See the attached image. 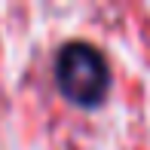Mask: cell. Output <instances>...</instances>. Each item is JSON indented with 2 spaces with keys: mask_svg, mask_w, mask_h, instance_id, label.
Masks as SVG:
<instances>
[{
  "mask_svg": "<svg viewBox=\"0 0 150 150\" xmlns=\"http://www.w3.org/2000/svg\"><path fill=\"white\" fill-rule=\"evenodd\" d=\"M55 77H58L61 92L83 107H95L104 98L107 83H110L101 52L86 43H71L58 52Z\"/></svg>",
  "mask_w": 150,
  "mask_h": 150,
  "instance_id": "1",
  "label": "cell"
}]
</instances>
